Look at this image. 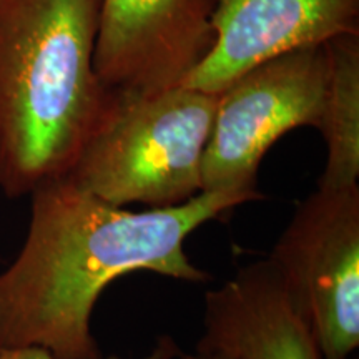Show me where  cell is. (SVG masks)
<instances>
[{
	"label": "cell",
	"instance_id": "6da1fadb",
	"mask_svg": "<svg viewBox=\"0 0 359 359\" xmlns=\"http://www.w3.org/2000/svg\"><path fill=\"white\" fill-rule=\"evenodd\" d=\"M24 246L0 273V349L39 348L55 359H103L92 313L103 290L133 271L188 283L210 281L185 241L205 223L255 201L201 191L170 208L130 212L107 203L70 177L32 195Z\"/></svg>",
	"mask_w": 359,
	"mask_h": 359
},
{
	"label": "cell",
	"instance_id": "7a4b0ae2",
	"mask_svg": "<svg viewBox=\"0 0 359 359\" xmlns=\"http://www.w3.org/2000/svg\"><path fill=\"white\" fill-rule=\"evenodd\" d=\"M100 0L0 6V191L20 198L72 172L115 92L95 70Z\"/></svg>",
	"mask_w": 359,
	"mask_h": 359
},
{
	"label": "cell",
	"instance_id": "3957f363",
	"mask_svg": "<svg viewBox=\"0 0 359 359\" xmlns=\"http://www.w3.org/2000/svg\"><path fill=\"white\" fill-rule=\"evenodd\" d=\"M218 93L185 85L116 93L72 172L83 190L115 206L183 205L201 193V163Z\"/></svg>",
	"mask_w": 359,
	"mask_h": 359
},
{
	"label": "cell",
	"instance_id": "277c9868",
	"mask_svg": "<svg viewBox=\"0 0 359 359\" xmlns=\"http://www.w3.org/2000/svg\"><path fill=\"white\" fill-rule=\"evenodd\" d=\"M327 79L325 43L306 45L250 67L218 93L201 163V191L262 200L258 170L283 135L320 125Z\"/></svg>",
	"mask_w": 359,
	"mask_h": 359
},
{
	"label": "cell",
	"instance_id": "5b68a950",
	"mask_svg": "<svg viewBox=\"0 0 359 359\" xmlns=\"http://www.w3.org/2000/svg\"><path fill=\"white\" fill-rule=\"evenodd\" d=\"M268 262L325 359L359 348V183L318 187L296 206Z\"/></svg>",
	"mask_w": 359,
	"mask_h": 359
},
{
	"label": "cell",
	"instance_id": "8992f818",
	"mask_svg": "<svg viewBox=\"0 0 359 359\" xmlns=\"http://www.w3.org/2000/svg\"><path fill=\"white\" fill-rule=\"evenodd\" d=\"M215 0H100L95 70L116 93L182 85L215 42Z\"/></svg>",
	"mask_w": 359,
	"mask_h": 359
},
{
	"label": "cell",
	"instance_id": "52a82bcc",
	"mask_svg": "<svg viewBox=\"0 0 359 359\" xmlns=\"http://www.w3.org/2000/svg\"><path fill=\"white\" fill-rule=\"evenodd\" d=\"M212 50L182 85L219 93L250 67L359 34V0H215Z\"/></svg>",
	"mask_w": 359,
	"mask_h": 359
},
{
	"label": "cell",
	"instance_id": "ba28073f",
	"mask_svg": "<svg viewBox=\"0 0 359 359\" xmlns=\"http://www.w3.org/2000/svg\"><path fill=\"white\" fill-rule=\"evenodd\" d=\"M196 348L230 359H325L266 258L206 293Z\"/></svg>",
	"mask_w": 359,
	"mask_h": 359
},
{
	"label": "cell",
	"instance_id": "9c48e42d",
	"mask_svg": "<svg viewBox=\"0 0 359 359\" xmlns=\"http://www.w3.org/2000/svg\"><path fill=\"white\" fill-rule=\"evenodd\" d=\"M327 79L320 130L326 165L318 187L341 188L359 180V34H341L325 42Z\"/></svg>",
	"mask_w": 359,
	"mask_h": 359
},
{
	"label": "cell",
	"instance_id": "30bf717a",
	"mask_svg": "<svg viewBox=\"0 0 359 359\" xmlns=\"http://www.w3.org/2000/svg\"><path fill=\"white\" fill-rule=\"evenodd\" d=\"M180 349L177 344L170 338H165L163 343L158 344V348L148 358L143 359H173L178 356ZM0 359H55L47 351L39 348H22V349H0ZM107 359H123L118 356H110Z\"/></svg>",
	"mask_w": 359,
	"mask_h": 359
},
{
	"label": "cell",
	"instance_id": "8fae6325",
	"mask_svg": "<svg viewBox=\"0 0 359 359\" xmlns=\"http://www.w3.org/2000/svg\"><path fill=\"white\" fill-rule=\"evenodd\" d=\"M178 359H230L224 356L223 353L218 351H210V349H200L196 348L193 353H182L178 351Z\"/></svg>",
	"mask_w": 359,
	"mask_h": 359
},
{
	"label": "cell",
	"instance_id": "7c38bea8",
	"mask_svg": "<svg viewBox=\"0 0 359 359\" xmlns=\"http://www.w3.org/2000/svg\"><path fill=\"white\" fill-rule=\"evenodd\" d=\"M2 2H4V0H0V6H2Z\"/></svg>",
	"mask_w": 359,
	"mask_h": 359
}]
</instances>
